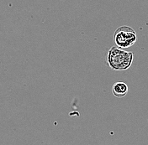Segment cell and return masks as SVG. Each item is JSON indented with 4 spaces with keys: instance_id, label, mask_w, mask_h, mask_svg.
Masks as SVG:
<instances>
[{
    "instance_id": "7a4b0ae2",
    "label": "cell",
    "mask_w": 148,
    "mask_h": 145,
    "mask_svg": "<svg viewBox=\"0 0 148 145\" xmlns=\"http://www.w3.org/2000/svg\"><path fill=\"white\" fill-rule=\"evenodd\" d=\"M137 35L135 29L128 25H122L114 33V42L120 49H126L136 44Z\"/></svg>"
},
{
    "instance_id": "3957f363",
    "label": "cell",
    "mask_w": 148,
    "mask_h": 145,
    "mask_svg": "<svg viewBox=\"0 0 148 145\" xmlns=\"http://www.w3.org/2000/svg\"><path fill=\"white\" fill-rule=\"evenodd\" d=\"M129 91L128 86L126 83L123 82H115L112 86V93L115 97L121 98L127 95Z\"/></svg>"
},
{
    "instance_id": "6da1fadb",
    "label": "cell",
    "mask_w": 148,
    "mask_h": 145,
    "mask_svg": "<svg viewBox=\"0 0 148 145\" xmlns=\"http://www.w3.org/2000/svg\"><path fill=\"white\" fill-rule=\"evenodd\" d=\"M134 54L114 46L109 50L106 62L108 66L114 71H124L128 70L133 63Z\"/></svg>"
}]
</instances>
